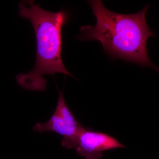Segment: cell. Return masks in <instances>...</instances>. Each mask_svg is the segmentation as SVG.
I'll return each instance as SVG.
<instances>
[{"mask_svg": "<svg viewBox=\"0 0 159 159\" xmlns=\"http://www.w3.org/2000/svg\"><path fill=\"white\" fill-rule=\"evenodd\" d=\"M89 3L97 23L94 27H81L78 39L98 41L104 51L114 58L150 67L159 72V67L152 62L147 54V40L156 37L145 20L148 5L134 14H123L108 10L101 1Z\"/></svg>", "mask_w": 159, "mask_h": 159, "instance_id": "6da1fadb", "label": "cell"}, {"mask_svg": "<svg viewBox=\"0 0 159 159\" xmlns=\"http://www.w3.org/2000/svg\"><path fill=\"white\" fill-rule=\"evenodd\" d=\"M19 7L20 16L29 20L33 26L37 49L34 67L28 74H18L16 79L18 84L29 90L44 91L47 87L44 75L61 73L73 77L61 57V30L68 20L67 13L47 11L31 0L23 1Z\"/></svg>", "mask_w": 159, "mask_h": 159, "instance_id": "7a4b0ae2", "label": "cell"}, {"mask_svg": "<svg viewBox=\"0 0 159 159\" xmlns=\"http://www.w3.org/2000/svg\"><path fill=\"white\" fill-rule=\"evenodd\" d=\"M59 92L56 109L48 122L37 123L34 125L35 131L43 133L51 131L62 136L61 145L67 149L75 148L78 136L84 128L74 117L66 104L62 91Z\"/></svg>", "mask_w": 159, "mask_h": 159, "instance_id": "3957f363", "label": "cell"}, {"mask_svg": "<svg viewBox=\"0 0 159 159\" xmlns=\"http://www.w3.org/2000/svg\"><path fill=\"white\" fill-rule=\"evenodd\" d=\"M125 148L126 146L107 134L85 128L78 136L75 147L78 155L85 159H101L105 151Z\"/></svg>", "mask_w": 159, "mask_h": 159, "instance_id": "277c9868", "label": "cell"}]
</instances>
